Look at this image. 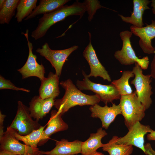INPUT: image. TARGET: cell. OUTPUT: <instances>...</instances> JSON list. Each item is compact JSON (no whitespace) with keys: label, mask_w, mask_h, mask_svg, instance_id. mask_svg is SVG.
I'll return each instance as SVG.
<instances>
[{"label":"cell","mask_w":155,"mask_h":155,"mask_svg":"<svg viewBox=\"0 0 155 155\" xmlns=\"http://www.w3.org/2000/svg\"><path fill=\"white\" fill-rule=\"evenodd\" d=\"M6 115L2 113L0 111V139L3 136L4 132L3 122Z\"/></svg>","instance_id":"cell-29"},{"label":"cell","mask_w":155,"mask_h":155,"mask_svg":"<svg viewBox=\"0 0 155 155\" xmlns=\"http://www.w3.org/2000/svg\"><path fill=\"white\" fill-rule=\"evenodd\" d=\"M0 151L18 155H40V151L38 148H34L20 142L9 126L0 139Z\"/></svg>","instance_id":"cell-8"},{"label":"cell","mask_w":155,"mask_h":155,"mask_svg":"<svg viewBox=\"0 0 155 155\" xmlns=\"http://www.w3.org/2000/svg\"><path fill=\"white\" fill-rule=\"evenodd\" d=\"M88 7L84 3L77 1L71 5H65L49 13L43 15L39 20L38 25L31 33V36L35 40L43 37L49 28L56 23L73 15L81 18Z\"/></svg>","instance_id":"cell-1"},{"label":"cell","mask_w":155,"mask_h":155,"mask_svg":"<svg viewBox=\"0 0 155 155\" xmlns=\"http://www.w3.org/2000/svg\"><path fill=\"white\" fill-rule=\"evenodd\" d=\"M6 89L16 91L20 90L27 92H30V90H29L16 87L10 80L5 79L1 75H0V90Z\"/></svg>","instance_id":"cell-28"},{"label":"cell","mask_w":155,"mask_h":155,"mask_svg":"<svg viewBox=\"0 0 155 155\" xmlns=\"http://www.w3.org/2000/svg\"><path fill=\"white\" fill-rule=\"evenodd\" d=\"M82 142L78 140L69 142L63 139L57 141L55 147L50 151H40V155H75L81 153Z\"/></svg>","instance_id":"cell-16"},{"label":"cell","mask_w":155,"mask_h":155,"mask_svg":"<svg viewBox=\"0 0 155 155\" xmlns=\"http://www.w3.org/2000/svg\"><path fill=\"white\" fill-rule=\"evenodd\" d=\"M89 110L91 113V116L98 118L101 120L102 127L106 129H108L111 123L115 120L117 116L121 114L119 105L112 103V106L108 107L106 105L102 107L98 104L91 106Z\"/></svg>","instance_id":"cell-14"},{"label":"cell","mask_w":155,"mask_h":155,"mask_svg":"<svg viewBox=\"0 0 155 155\" xmlns=\"http://www.w3.org/2000/svg\"><path fill=\"white\" fill-rule=\"evenodd\" d=\"M87 6V11L88 14V20L90 22L93 17L97 10L101 8H104L111 9L101 5L98 0H86L84 1Z\"/></svg>","instance_id":"cell-27"},{"label":"cell","mask_w":155,"mask_h":155,"mask_svg":"<svg viewBox=\"0 0 155 155\" xmlns=\"http://www.w3.org/2000/svg\"><path fill=\"white\" fill-rule=\"evenodd\" d=\"M60 84L65 89V94L61 98L55 100L54 106L62 116L74 106H93L100 101L96 94L90 95L82 92L70 79L61 81Z\"/></svg>","instance_id":"cell-2"},{"label":"cell","mask_w":155,"mask_h":155,"mask_svg":"<svg viewBox=\"0 0 155 155\" xmlns=\"http://www.w3.org/2000/svg\"><path fill=\"white\" fill-rule=\"evenodd\" d=\"M107 134L106 131L101 127L99 128L96 133H91L89 137L82 142L81 154L91 155L96 152L98 148L102 147L104 144L102 143L101 139Z\"/></svg>","instance_id":"cell-20"},{"label":"cell","mask_w":155,"mask_h":155,"mask_svg":"<svg viewBox=\"0 0 155 155\" xmlns=\"http://www.w3.org/2000/svg\"><path fill=\"white\" fill-rule=\"evenodd\" d=\"M82 73L84 76L83 80H78L76 83L80 90L92 91L98 96L100 101L106 105L108 103H112L114 100L120 99L121 96L112 84L105 85L94 83L89 79L84 71H82Z\"/></svg>","instance_id":"cell-5"},{"label":"cell","mask_w":155,"mask_h":155,"mask_svg":"<svg viewBox=\"0 0 155 155\" xmlns=\"http://www.w3.org/2000/svg\"><path fill=\"white\" fill-rule=\"evenodd\" d=\"M134 76L132 71L124 70L120 78L113 80L111 83L115 86L121 96L130 95L133 92L129 80Z\"/></svg>","instance_id":"cell-23"},{"label":"cell","mask_w":155,"mask_h":155,"mask_svg":"<svg viewBox=\"0 0 155 155\" xmlns=\"http://www.w3.org/2000/svg\"><path fill=\"white\" fill-rule=\"evenodd\" d=\"M46 125L42 126L38 129L33 131L29 134L25 136L19 134L17 132L11 128L15 137L19 141L23 142L24 144L28 146L37 148L40 141L43 132Z\"/></svg>","instance_id":"cell-24"},{"label":"cell","mask_w":155,"mask_h":155,"mask_svg":"<svg viewBox=\"0 0 155 155\" xmlns=\"http://www.w3.org/2000/svg\"><path fill=\"white\" fill-rule=\"evenodd\" d=\"M59 77L50 72L47 78L41 82L39 89V96L43 99L49 98L55 99L60 93Z\"/></svg>","instance_id":"cell-18"},{"label":"cell","mask_w":155,"mask_h":155,"mask_svg":"<svg viewBox=\"0 0 155 155\" xmlns=\"http://www.w3.org/2000/svg\"><path fill=\"white\" fill-rule=\"evenodd\" d=\"M132 33L128 30L121 32L119 35L122 41L121 50L116 51L115 57L122 65H130L137 63L142 69H147L149 63L148 56L139 58L136 56L132 46L130 38Z\"/></svg>","instance_id":"cell-4"},{"label":"cell","mask_w":155,"mask_h":155,"mask_svg":"<svg viewBox=\"0 0 155 155\" xmlns=\"http://www.w3.org/2000/svg\"><path fill=\"white\" fill-rule=\"evenodd\" d=\"M27 155L26 154H24V155Z\"/></svg>","instance_id":"cell-37"},{"label":"cell","mask_w":155,"mask_h":155,"mask_svg":"<svg viewBox=\"0 0 155 155\" xmlns=\"http://www.w3.org/2000/svg\"><path fill=\"white\" fill-rule=\"evenodd\" d=\"M146 25L141 28L132 25L130 30L133 34L139 38V45L143 52L148 54H154L155 49L152 41L155 38V20H152L150 24Z\"/></svg>","instance_id":"cell-13"},{"label":"cell","mask_w":155,"mask_h":155,"mask_svg":"<svg viewBox=\"0 0 155 155\" xmlns=\"http://www.w3.org/2000/svg\"><path fill=\"white\" fill-rule=\"evenodd\" d=\"M5 1V0H0V8H1L3 6Z\"/></svg>","instance_id":"cell-35"},{"label":"cell","mask_w":155,"mask_h":155,"mask_svg":"<svg viewBox=\"0 0 155 155\" xmlns=\"http://www.w3.org/2000/svg\"><path fill=\"white\" fill-rule=\"evenodd\" d=\"M118 137L117 136H113L108 143L104 144L102 150L108 152L109 155H131L133 150V146L117 144Z\"/></svg>","instance_id":"cell-22"},{"label":"cell","mask_w":155,"mask_h":155,"mask_svg":"<svg viewBox=\"0 0 155 155\" xmlns=\"http://www.w3.org/2000/svg\"><path fill=\"white\" fill-rule=\"evenodd\" d=\"M135 64L132 70L135 77L131 83L135 86L138 98L146 110L150 107L152 103L151 77L150 74H144L141 67L137 63Z\"/></svg>","instance_id":"cell-6"},{"label":"cell","mask_w":155,"mask_h":155,"mask_svg":"<svg viewBox=\"0 0 155 155\" xmlns=\"http://www.w3.org/2000/svg\"><path fill=\"white\" fill-rule=\"evenodd\" d=\"M119 104L128 129L145 117L146 109L138 99L135 91L131 94L121 96Z\"/></svg>","instance_id":"cell-3"},{"label":"cell","mask_w":155,"mask_h":155,"mask_svg":"<svg viewBox=\"0 0 155 155\" xmlns=\"http://www.w3.org/2000/svg\"><path fill=\"white\" fill-rule=\"evenodd\" d=\"M42 126L38 121L32 119L29 107L21 101H18L16 115L9 127L17 131L20 135L25 136Z\"/></svg>","instance_id":"cell-7"},{"label":"cell","mask_w":155,"mask_h":155,"mask_svg":"<svg viewBox=\"0 0 155 155\" xmlns=\"http://www.w3.org/2000/svg\"><path fill=\"white\" fill-rule=\"evenodd\" d=\"M128 130V132L125 135L118 138L116 143L133 146L141 149L145 154V135L153 130L149 125H144L140 122H136Z\"/></svg>","instance_id":"cell-10"},{"label":"cell","mask_w":155,"mask_h":155,"mask_svg":"<svg viewBox=\"0 0 155 155\" xmlns=\"http://www.w3.org/2000/svg\"><path fill=\"white\" fill-rule=\"evenodd\" d=\"M37 0H20L18 5L15 18L18 22L28 17L36 7Z\"/></svg>","instance_id":"cell-25"},{"label":"cell","mask_w":155,"mask_h":155,"mask_svg":"<svg viewBox=\"0 0 155 155\" xmlns=\"http://www.w3.org/2000/svg\"><path fill=\"white\" fill-rule=\"evenodd\" d=\"M151 3L149 0H133V10L130 16L125 17L118 14L123 21L131 24L138 28L143 27V16L144 11L150 9L148 6Z\"/></svg>","instance_id":"cell-19"},{"label":"cell","mask_w":155,"mask_h":155,"mask_svg":"<svg viewBox=\"0 0 155 155\" xmlns=\"http://www.w3.org/2000/svg\"><path fill=\"white\" fill-rule=\"evenodd\" d=\"M28 32V30L27 29L25 33H22L25 36L27 41L29 49L28 58L24 65L17 70L21 74L22 79L34 76L38 78L41 82L45 78L44 76L45 68L43 64H40L37 62V56L32 53L33 47L32 43L29 40Z\"/></svg>","instance_id":"cell-11"},{"label":"cell","mask_w":155,"mask_h":155,"mask_svg":"<svg viewBox=\"0 0 155 155\" xmlns=\"http://www.w3.org/2000/svg\"><path fill=\"white\" fill-rule=\"evenodd\" d=\"M91 155H104V154L101 152H98L96 151L94 153Z\"/></svg>","instance_id":"cell-36"},{"label":"cell","mask_w":155,"mask_h":155,"mask_svg":"<svg viewBox=\"0 0 155 155\" xmlns=\"http://www.w3.org/2000/svg\"><path fill=\"white\" fill-rule=\"evenodd\" d=\"M78 47V46L74 45L66 49L53 50L50 48L48 43L46 42L42 46L41 48H38L36 52L44 57L51 63L55 69V74L59 77L66 59L71 54L77 50Z\"/></svg>","instance_id":"cell-9"},{"label":"cell","mask_w":155,"mask_h":155,"mask_svg":"<svg viewBox=\"0 0 155 155\" xmlns=\"http://www.w3.org/2000/svg\"><path fill=\"white\" fill-rule=\"evenodd\" d=\"M145 148L146 150L145 154L146 155H155V152L152 149L150 143H147L145 145Z\"/></svg>","instance_id":"cell-31"},{"label":"cell","mask_w":155,"mask_h":155,"mask_svg":"<svg viewBox=\"0 0 155 155\" xmlns=\"http://www.w3.org/2000/svg\"><path fill=\"white\" fill-rule=\"evenodd\" d=\"M89 42L84 51V57L88 62L90 66V72L87 75L88 78L93 76L95 78L100 77L103 80L109 82L111 81V78L108 72L100 63L96 55L91 42V34L88 32Z\"/></svg>","instance_id":"cell-12"},{"label":"cell","mask_w":155,"mask_h":155,"mask_svg":"<svg viewBox=\"0 0 155 155\" xmlns=\"http://www.w3.org/2000/svg\"><path fill=\"white\" fill-rule=\"evenodd\" d=\"M0 155H18L12 154L9 152L5 151H0Z\"/></svg>","instance_id":"cell-34"},{"label":"cell","mask_w":155,"mask_h":155,"mask_svg":"<svg viewBox=\"0 0 155 155\" xmlns=\"http://www.w3.org/2000/svg\"><path fill=\"white\" fill-rule=\"evenodd\" d=\"M147 137L148 140L155 141V131L153 130L152 132L148 134Z\"/></svg>","instance_id":"cell-32"},{"label":"cell","mask_w":155,"mask_h":155,"mask_svg":"<svg viewBox=\"0 0 155 155\" xmlns=\"http://www.w3.org/2000/svg\"><path fill=\"white\" fill-rule=\"evenodd\" d=\"M19 0H5L0 8V23L8 24L14 15Z\"/></svg>","instance_id":"cell-26"},{"label":"cell","mask_w":155,"mask_h":155,"mask_svg":"<svg viewBox=\"0 0 155 155\" xmlns=\"http://www.w3.org/2000/svg\"><path fill=\"white\" fill-rule=\"evenodd\" d=\"M150 5L152 8V13L153 14H155V0H152L151 1Z\"/></svg>","instance_id":"cell-33"},{"label":"cell","mask_w":155,"mask_h":155,"mask_svg":"<svg viewBox=\"0 0 155 155\" xmlns=\"http://www.w3.org/2000/svg\"><path fill=\"white\" fill-rule=\"evenodd\" d=\"M154 49V55L150 64V75L151 77L154 78L155 80V47Z\"/></svg>","instance_id":"cell-30"},{"label":"cell","mask_w":155,"mask_h":155,"mask_svg":"<svg viewBox=\"0 0 155 155\" xmlns=\"http://www.w3.org/2000/svg\"><path fill=\"white\" fill-rule=\"evenodd\" d=\"M69 0H40L32 13L24 20H28L40 14L43 15L52 12L63 6Z\"/></svg>","instance_id":"cell-21"},{"label":"cell","mask_w":155,"mask_h":155,"mask_svg":"<svg viewBox=\"0 0 155 155\" xmlns=\"http://www.w3.org/2000/svg\"><path fill=\"white\" fill-rule=\"evenodd\" d=\"M61 116L57 111L52 110L51 111L47 127L43 132L38 146L44 144L52 134L66 130L68 128V125L63 120Z\"/></svg>","instance_id":"cell-15"},{"label":"cell","mask_w":155,"mask_h":155,"mask_svg":"<svg viewBox=\"0 0 155 155\" xmlns=\"http://www.w3.org/2000/svg\"><path fill=\"white\" fill-rule=\"evenodd\" d=\"M54 99H43L39 96H34L29 103V109L32 118L38 121L45 117L54 106Z\"/></svg>","instance_id":"cell-17"}]
</instances>
